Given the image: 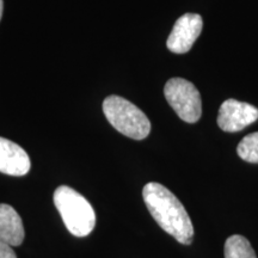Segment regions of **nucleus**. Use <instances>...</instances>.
I'll return each mask as SVG.
<instances>
[{"label":"nucleus","instance_id":"nucleus-1","mask_svg":"<svg viewBox=\"0 0 258 258\" xmlns=\"http://www.w3.org/2000/svg\"><path fill=\"white\" fill-rule=\"evenodd\" d=\"M145 205L158 225L180 244H191L194 226L188 212L169 189L151 182L144 186Z\"/></svg>","mask_w":258,"mask_h":258},{"label":"nucleus","instance_id":"nucleus-2","mask_svg":"<svg viewBox=\"0 0 258 258\" xmlns=\"http://www.w3.org/2000/svg\"><path fill=\"white\" fill-rule=\"evenodd\" d=\"M53 200L71 233L76 237H86L91 233L96 225L95 211L83 195L70 186L61 185L54 191Z\"/></svg>","mask_w":258,"mask_h":258},{"label":"nucleus","instance_id":"nucleus-3","mask_svg":"<svg viewBox=\"0 0 258 258\" xmlns=\"http://www.w3.org/2000/svg\"><path fill=\"white\" fill-rule=\"evenodd\" d=\"M106 120L116 131L134 140H143L151 132V122L137 105L120 96H109L103 102Z\"/></svg>","mask_w":258,"mask_h":258},{"label":"nucleus","instance_id":"nucleus-4","mask_svg":"<svg viewBox=\"0 0 258 258\" xmlns=\"http://www.w3.org/2000/svg\"><path fill=\"white\" fill-rule=\"evenodd\" d=\"M164 95L180 120L195 123L202 115V102L199 90L183 78H171L165 84Z\"/></svg>","mask_w":258,"mask_h":258},{"label":"nucleus","instance_id":"nucleus-5","mask_svg":"<svg viewBox=\"0 0 258 258\" xmlns=\"http://www.w3.org/2000/svg\"><path fill=\"white\" fill-rule=\"evenodd\" d=\"M258 120V109L249 103L230 98L219 109L218 124L224 132L235 133Z\"/></svg>","mask_w":258,"mask_h":258},{"label":"nucleus","instance_id":"nucleus-6","mask_svg":"<svg viewBox=\"0 0 258 258\" xmlns=\"http://www.w3.org/2000/svg\"><path fill=\"white\" fill-rule=\"evenodd\" d=\"M202 17L196 14H185L179 17L173 25L172 31L167 38L166 46L170 51L184 54L191 49L202 31Z\"/></svg>","mask_w":258,"mask_h":258},{"label":"nucleus","instance_id":"nucleus-7","mask_svg":"<svg viewBox=\"0 0 258 258\" xmlns=\"http://www.w3.org/2000/svg\"><path fill=\"white\" fill-rule=\"evenodd\" d=\"M28 153L19 145L0 138V172L10 176H24L30 170Z\"/></svg>","mask_w":258,"mask_h":258},{"label":"nucleus","instance_id":"nucleus-8","mask_svg":"<svg viewBox=\"0 0 258 258\" xmlns=\"http://www.w3.org/2000/svg\"><path fill=\"white\" fill-rule=\"evenodd\" d=\"M24 237L23 221L18 213L11 206L0 203V241L10 246H19Z\"/></svg>","mask_w":258,"mask_h":258},{"label":"nucleus","instance_id":"nucleus-9","mask_svg":"<svg viewBox=\"0 0 258 258\" xmlns=\"http://www.w3.org/2000/svg\"><path fill=\"white\" fill-rule=\"evenodd\" d=\"M225 258H257V256L246 238L234 234L226 240Z\"/></svg>","mask_w":258,"mask_h":258},{"label":"nucleus","instance_id":"nucleus-10","mask_svg":"<svg viewBox=\"0 0 258 258\" xmlns=\"http://www.w3.org/2000/svg\"><path fill=\"white\" fill-rule=\"evenodd\" d=\"M238 156L247 163L258 164V132L243 138L237 147Z\"/></svg>","mask_w":258,"mask_h":258},{"label":"nucleus","instance_id":"nucleus-11","mask_svg":"<svg viewBox=\"0 0 258 258\" xmlns=\"http://www.w3.org/2000/svg\"><path fill=\"white\" fill-rule=\"evenodd\" d=\"M0 258H17V256L12 246L0 241Z\"/></svg>","mask_w":258,"mask_h":258},{"label":"nucleus","instance_id":"nucleus-12","mask_svg":"<svg viewBox=\"0 0 258 258\" xmlns=\"http://www.w3.org/2000/svg\"><path fill=\"white\" fill-rule=\"evenodd\" d=\"M3 11H4V2L0 0V21H2V17H3Z\"/></svg>","mask_w":258,"mask_h":258}]
</instances>
